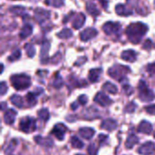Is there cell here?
<instances>
[{"label": "cell", "instance_id": "obj_1", "mask_svg": "<svg viewBox=\"0 0 155 155\" xmlns=\"http://www.w3.org/2000/svg\"><path fill=\"white\" fill-rule=\"evenodd\" d=\"M148 30V26L143 23H134V24H131L125 33H126V35L128 37V39L133 43V44H139L143 35L146 34Z\"/></svg>", "mask_w": 155, "mask_h": 155}, {"label": "cell", "instance_id": "obj_2", "mask_svg": "<svg viewBox=\"0 0 155 155\" xmlns=\"http://www.w3.org/2000/svg\"><path fill=\"white\" fill-rule=\"evenodd\" d=\"M13 87L18 91L25 90L31 85V78L26 74H14L10 78Z\"/></svg>", "mask_w": 155, "mask_h": 155}, {"label": "cell", "instance_id": "obj_3", "mask_svg": "<svg viewBox=\"0 0 155 155\" xmlns=\"http://www.w3.org/2000/svg\"><path fill=\"white\" fill-rule=\"evenodd\" d=\"M130 73V68L128 66H124V65H121V64H116L112 66L109 70H108V74L119 81L122 82L124 79H125L126 75Z\"/></svg>", "mask_w": 155, "mask_h": 155}, {"label": "cell", "instance_id": "obj_4", "mask_svg": "<svg viewBox=\"0 0 155 155\" xmlns=\"http://www.w3.org/2000/svg\"><path fill=\"white\" fill-rule=\"evenodd\" d=\"M139 98L143 102H152L155 99L154 93L148 87L147 84L143 81L141 80L139 83Z\"/></svg>", "mask_w": 155, "mask_h": 155}, {"label": "cell", "instance_id": "obj_5", "mask_svg": "<svg viewBox=\"0 0 155 155\" xmlns=\"http://www.w3.org/2000/svg\"><path fill=\"white\" fill-rule=\"evenodd\" d=\"M20 130L25 134L33 133L36 130V121L32 117H25L19 123Z\"/></svg>", "mask_w": 155, "mask_h": 155}, {"label": "cell", "instance_id": "obj_6", "mask_svg": "<svg viewBox=\"0 0 155 155\" xmlns=\"http://www.w3.org/2000/svg\"><path fill=\"white\" fill-rule=\"evenodd\" d=\"M103 30L108 35H119L120 32L122 30V27H121V25L119 23L107 22L103 25Z\"/></svg>", "mask_w": 155, "mask_h": 155}, {"label": "cell", "instance_id": "obj_7", "mask_svg": "<svg viewBox=\"0 0 155 155\" xmlns=\"http://www.w3.org/2000/svg\"><path fill=\"white\" fill-rule=\"evenodd\" d=\"M96 35H97V30L95 28L89 27V28H86L84 31H82V33L80 34V38L82 41L85 42V41H89V40L93 39Z\"/></svg>", "mask_w": 155, "mask_h": 155}, {"label": "cell", "instance_id": "obj_8", "mask_svg": "<svg viewBox=\"0 0 155 155\" xmlns=\"http://www.w3.org/2000/svg\"><path fill=\"white\" fill-rule=\"evenodd\" d=\"M94 100L95 103H97L98 104H100L102 106H108L113 103V101L105 94H104L102 92L97 93V94L94 96Z\"/></svg>", "mask_w": 155, "mask_h": 155}, {"label": "cell", "instance_id": "obj_9", "mask_svg": "<svg viewBox=\"0 0 155 155\" xmlns=\"http://www.w3.org/2000/svg\"><path fill=\"white\" fill-rule=\"evenodd\" d=\"M35 17L36 19V21H38L40 24L45 22V20L49 19L50 17V12L43 9V8H36L35 10Z\"/></svg>", "mask_w": 155, "mask_h": 155}, {"label": "cell", "instance_id": "obj_10", "mask_svg": "<svg viewBox=\"0 0 155 155\" xmlns=\"http://www.w3.org/2000/svg\"><path fill=\"white\" fill-rule=\"evenodd\" d=\"M65 132H66V127L64 126V124H56L53 131H52V134L59 140V141H63L64 138V134H65Z\"/></svg>", "mask_w": 155, "mask_h": 155}, {"label": "cell", "instance_id": "obj_11", "mask_svg": "<svg viewBox=\"0 0 155 155\" xmlns=\"http://www.w3.org/2000/svg\"><path fill=\"white\" fill-rule=\"evenodd\" d=\"M138 152L142 155H152L155 152L154 143L152 142H147L139 148Z\"/></svg>", "mask_w": 155, "mask_h": 155}, {"label": "cell", "instance_id": "obj_12", "mask_svg": "<svg viewBox=\"0 0 155 155\" xmlns=\"http://www.w3.org/2000/svg\"><path fill=\"white\" fill-rule=\"evenodd\" d=\"M17 113L14 110V109H8L5 112L4 114V121L6 124H13L15 123V116H16Z\"/></svg>", "mask_w": 155, "mask_h": 155}, {"label": "cell", "instance_id": "obj_13", "mask_svg": "<svg viewBox=\"0 0 155 155\" xmlns=\"http://www.w3.org/2000/svg\"><path fill=\"white\" fill-rule=\"evenodd\" d=\"M35 141L37 144L44 146V147H47V148H51L54 145V142L50 137H43V136H35Z\"/></svg>", "mask_w": 155, "mask_h": 155}, {"label": "cell", "instance_id": "obj_14", "mask_svg": "<svg viewBox=\"0 0 155 155\" xmlns=\"http://www.w3.org/2000/svg\"><path fill=\"white\" fill-rule=\"evenodd\" d=\"M101 128L104 130H106L108 132H112L117 128V122L115 120H113V119L104 120L102 124H101Z\"/></svg>", "mask_w": 155, "mask_h": 155}, {"label": "cell", "instance_id": "obj_15", "mask_svg": "<svg viewBox=\"0 0 155 155\" xmlns=\"http://www.w3.org/2000/svg\"><path fill=\"white\" fill-rule=\"evenodd\" d=\"M50 49V43L48 41H45L41 48V53H40V59L43 64H45L48 59V52Z\"/></svg>", "mask_w": 155, "mask_h": 155}, {"label": "cell", "instance_id": "obj_16", "mask_svg": "<svg viewBox=\"0 0 155 155\" xmlns=\"http://www.w3.org/2000/svg\"><path fill=\"white\" fill-rule=\"evenodd\" d=\"M138 132L145 134H150L153 132V125L147 121H142L138 127Z\"/></svg>", "mask_w": 155, "mask_h": 155}, {"label": "cell", "instance_id": "obj_17", "mask_svg": "<svg viewBox=\"0 0 155 155\" xmlns=\"http://www.w3.org/2000/svg\"><path fill=\"white\" fill-rule=\"evenodd\" d=\"M122 59H124V61H127V62H134L137 58V54L134 51V50H126V51H124L122 53V55H121Z\"/></svg>", "mask_w": 155, "mask_h": 155}, {"label": "cell", "instance_id": "obj_18", "mask_svg": "<svg viewBox=\"0 0 155 155\" xmlns=\"http://www.w3.org/2000/svg\"><path fill=\"white\" fill-rule=\"evenodd\" d=\"M79 134H80V135H81L83 138H84V139H86V140H90V139L93 138V136L94 135L95 132H94V130L93 128L84 127V128H81V129L79 130Z\"/></svg>", "mask_w": 155, "mask_h": 155}, {"label": "cell", "instance_id": "obj_19", "mask_svg": "<svg viewBox=\"0 0 155 155\" xmlns=\"http://www.w3.org/2000/svg\"><path fill=\"white\" fill-rule=\"evenodd\" d=\"M115 11L121 16H128V15H132V10L127 8V6H125L123 4H118L115 6Z\"/></svg>", "mask_w": 155, "mask_h": 155}, {"label": "cell", "instance_id": "obj_20", "mask_svg": "<svg viewBox=\"0 0 155 155\" xmlns=\"http://www.w3.org/2000/svg\"><path fill=\"white\" fill-rule=\"evenodd\" d=\"M84 22H85V15L82 13H80L79 15H77L75 16V18L74 19V22H73V27L74 29H80L84 25Z\"/></svg>", "mask_w": 155, "mask_h": 155}, {"label": "cell", "instance_id": "obj_21", "mask_svg": "<svg viewBox=\"0 0 155 155\" xmlns=\"http://www.w3.org/2000/svg\"><path fill=\"white\" fill-rule=\"evenodd\" d=\"M102 72H103L102 68H94V69L90 70V72H89V80L92 83H96L99 80Z\"/></svg>", "mask_w": 155, "mask_h": 155}, {"label": "cell", "instance_id": "obj_22", "mask_svg": "<svg viewBox=\"0 0 155 155\" xmlns=\"http://www.w3.org/2000/svg\"><path fill=\"white\" fill-rule=\"evenodd\" d=\"M33 33V26L29 24H26L23 26L22 30L20 31V34H19V36L21 39H25L27 38L29 35H31Z\"/></svg>", "mask_w": 155, "mask_h": 155}, {"label": "cell", "instance_id": "obj_23", "mask_svg": "<svg viewBox=\"0 0 155 155\" xmlns=\"http://www.w3.org/2000/svg\"><path fill=\"white\" fill-rule=\"evenodd\" d=\"M139 143V138L135 135V134H130L126 140L125 143V147L127 149H132L134 145H136Z\"/></svg>", "mask_w": 155, "mask_h": 155}, {"label": "cell", "instance_id": "obj_24", "mask_svg": "<svg viewBox=\"0 0 155 155\" xmlns=\"http://www.w3.org/2000/svg\"><path fill=\"white\" fill-rule=\"evenodd\" d=\"M86 10L93 16H97L100 14L99 9L97 8V6L94 3H87V5H86Z\"/></svg>", "mask_w": 155, "mask_h": 155}, {"label": "cell", "instance_id": "obj_25", "mask_svg": "<svg viewBox=\"0 0 155 155\" xmlns=\"http://www.w3.org/2000/svg\"><path fill=\"white\" fill-rule=\"evenodd\" d=\"M10 101L14 105H15L18 108H22L24 106V102H23V99L20 95H17V94L12 95L10 98Z\"/></svg>", "mask_w": 155, "mask_h": 155}, {"label": "cell", "instance_id": "obj_26", "mask_svg": "<svg viewBox=\"0 0 155 155\" xmlns=\"http://www.w3.org/2000/svg\"><path fill=\"white\" fill-rule=\"evenodd\" d=\"M103 88H104V91L108 92V93L111 94H115L117 93V91H118L116 85H114V84H112V83H110V82H106V83L104 84Z\"/></svg>", "mask_w": 155, "mask_h": 155}, {"label": "cell", "instance_id": "obj_27", "mask_svg": "<svg viewBox=\"0 0 155 155\" xmlns=\"http://www.w3.org/2000/svg\"><path fill=\"white\" fill-rule=\"evenodd\" d=\"M17 144H18V142H17V140H16V139H13V140H11V142L8 143V145H7V147H6L5 151V154L6 155L11 154V153L15 151V147L17 146Z\"/></svg>", "mask_w": 155, "mask_h": 155}, {"label": "cell", "instance_id": "obj_28", "mask_svg": "<svg viewBox=\"0 0 155 155\" xmlns=\"http://www.w3.org/2000/svg\"><path fill=\"white\" fill-rule=\"evenodd\" d=\"M72 35H73V32L69 28H64L61 32L57 34V36L61 39H68L72 37Z\"/></svg>", "mask_w": 155, "mask_h": 155}, {"label": "cell", "instance_id": "obj_29", "mask_svg": "<svg viewBox=\"0 0 155 155\" xmlns=\"http://www.w3.org/2000/svg\"><path fill=\"white\" fill-rule=\"evenodd\" d=\"M38 117L39 119H41L44 122H47L50 118V114L48 112V110L46 108H43L41 110H39L38 112Z\"/></svg>", "mask_w": 155, "mask_h": 155}, {"label": "cell", "instance_id": "obj_30", "mask_svg": "<svg viewBox=\"0 0 155 155\" xmlns=\"http://www.w3.org/2000/svg\"><path fill=\"white\" fill-rule=\"evenodd\" d=\"M70 141H71V144L75 149H82L84 147V143L78 137H76V136L71 137V140Z\"/></svg>", "mask_w": 155, "mask_h": 155}, {"label": "cell", "instance_id": "obj_31", "mask_svg": "<svg viewBox=\"0 0 155 155\" xmlns=\"http://www.w3.org/2000/svg\"><path fill=\"white\" fill-rule=\"evenodd\" d=\"M26 101L28 103V104L30 106H34L36 103H37V99H36V95L35 94V93H28L26 94Z\"/></svg>", "mask_w": 155, "mask_h": 155}, {"label": "cell", "instance_id": "obj_32", "mask_svg": "<svg viewBox=\"0 0 155 155\" xmlns=\"http://www.w3.org/2000/svg\"><path fill=\"white\" fill-rule=\"evenodd\" d=\"M10 12L15 14V15H23L25 14V7L23 6H20V5H16V6H12L10 9Z\"/></svg>", "mask_w": 155, "mask_h": 155}, {"label": "cell", "instance_id": "obj_33", "mask_svg": "<svg viewBox=\"0 0 155 155\" xmlns=\"http://www.w3.org/2000/svg\"><path fill=\"white\" fill-rule=\"evenodd\" d=\"M25 52H26V54L29 56V57H34L35 54V49L33 45L31 44H26L25 45Z\"/></svg>", "mask_w": 155, "mask_h": 155}, {"label": "cell", "instance_id": "obj_34", "mask_svg": "<svg viewBox=\"0 0 155 155\" xmlns=\"http://www.w3.org/2000/svg\"><path fill=\"white\" fill-rule=\"evenodd\" d=\"M63 84H64V81H63L62 77L60 76V74H56L55 78H54V80L53 82V86L54 88L58 89V88H61L63 86Z\"/></svg>", "mask_w": 155, "mask_h": 155}, {"label": "cell", "instance_id": "obj_35", "mask_svg": "<svg viewBox=\"0 0 155 155\" xmlns=\"http://www.w3.org/2000/svg\"><path fill=\"white\" fill-rule=\"evenodd\" d=\"M45 4L52 5L54 7H61L64 5V1L63 0H46Z\"/></svg>", "mask_w": 155, "mask_h": 155}, {"label": "cell", "instance_id": "obj_36", "mask_svg": "<svg viewBox=\"0 0 155 155\" xmlns=\"http://www.w3.org/2000/svg\"><path fill=\"white\" fill-rule=\"evenodd\" d=\"M20 57H21V52H20V50H15V51L8 57V60H9L10 62H14V61L18 60Z\"/></svg>", "mask_w": 155, "mask_h": 155}, {"label": "cell", "instance_id": "obj_37", "mask_svg": "<svg viewBox=\"0 0 155 155\" xmlns=\"http://www.w3.org/2000/svg\"><path fill=\"white\" fill-rule=\"evenodd\" d=\"M146 70H147V72H148V74H150L151 77L155 78V63L154 64H148L147 67H146Z\"/></svg>", "mask_w": 155, "mask_h": 155}, {"label": "cell", "instance_id": "obj_38", "mask_svg": "<svg viewBox=\"0 0 155 155\" xmlns=\"http://www.w3.org/2000/svg\"><path fill=\"white\" fill-rule=\"evenodd\" d=\"M135 109H136V104H135L134 102H132V103H129V104L126 105V107H125V112H126V113H134V112L135 111Z\"/></svg>", "mask_w": 155, "mask_h": 155}, {"label": "cell", "instance_id": "obj_39", "mask_svg": "<svg viewBox=\"0 0 155 155\" xmlns=\"http://www.w3.org/2000/svg\"><path fill=\"white\" fill-rule=\"evenodd\" d=\"M123 90H124V94H125L126 95H131V94L134 93L133 87H132L131 85H129V84L124 85V86H123Z\"/></svg>", "mask_w": 155, "mask_h": 155}, {"label": "cell", "instance_id": "obj_40", "mask_svg": "<svg viewBox=\"0 0 155 155\" xmlns=\"http://www.w3.org/2000/svg\"><path fill=\"white\" fill-rule=\"evenodd\" d=\"M88 153H89V155L97 154V148L95 147V145L94 143L89 145V147H88Z\"/></svg>", "mask_w": 155, "mask_h": 155}, {"label": "cell", "instance_id": "obj_41", "mask_svg": "<svg viewBox=\"0 0 155 155\" xmlns=\"http://www.w3.org/2000/svg\"><path fill=\"white\" fill-rule=\"evenodd\" d=\"M7 92V85L5 82H1L0 84V94L4 95Z\"/></svg>", "mask_w": 155, "mask_h": 155}, {"label": "cell", "instance_id": "obj_42", "mask_svg": "<svg viewBox=\"0 0 155 155\" xmlns=\"http://www.w3.org/2000/svg\"><path fill=\"white\" fill-rule=\"evenodd\" d=\"M145 111L149 114H152V115H155V104L153 105H149V106H146L145 107Z\"/></svg>", "mask_w": 155, "mask_h": 155}, {"label": "cell", "instance_id": "obj_43", "mask_svg": "<svg viewBox=\"0 0 155 155\" xmlns=\"http://www.w3.org/2000/svg\"><path fill=\"white\" fill-rule=\"evenodd\" d=\"M78 101H79V103H80L82 105H84V104H87V102H88V98H87V96H86V95L82 94V95H80V96H79Z\"/></svg>", "mask_w": 155, "mask_h": 155}, {"label": "cell", "instance_id": "obj_44", "mask_svg": "<svg viewBox=\"0 0 155 155\" xmlns=\"http://www.w3.org/2000/svg\"><path fill=\"white\" fill-rule=\"evenodd\" d=\"M152 41L150 40V39H147L146 41H145V43H144V45H143V48H145V49H150L151 47H152Z\"/></svg>", "mask_w": 155, "mask_h": 155}, {"label": "cell", "instance_id": "obj_45", "mask_svg": "<svg viewBox=\"0 0 155 155\" xmlns=\"http://www.w3.org/2000/svg\"><path fill=\"white\" fill-rule=\"evenodd\" d=\"M85 61H86V57H82V58H80V59H78L77 60V62L75 63V64L76 65H82L84 63H85Z\"/></svg>", "mask_w": 155, "mask_h": 155}, {"label": "cell", "instance_id": "obj_46", "mask_svg": "<svg viewBox=\"0 0 155 155\" xmlns=\"http://www.w3.org/2000/svg\"><path fill=\"white\" fill-rule=\"evenodd\" d=\"M44 92V90L41 88V87H37V88H35V91H34V93H35V94L37 96V95H39V94H41L42 93Z\"/></svg>", "mask_w": 155, "mask_h": 155}, {"label": "cell", "instance_id": "obj_47", "mask_svg": "<svg viewBox=\"0 0 155 155\" xmlns=\"http://www.w3.org/2000/svg\"><path fill=\"white\" fill-rule=\"evenodd\" d=\"M99 140H100V143L101 144H104V142L107 140V136L106 135H100L99 136Z\"/></svg>", "mask_w": 155, "mask_h": 155}, {"label": "cell", "instance_id": "obj_48", "mask_svg": "<svg viewBox=\"0 0 155 155\" xmlns=\"http://www.w3.org/2000/svg\"><path fill=\"white\" fill-rule=\"evenodd\" d=\"M71 107H72V109H73V110H76V109H77V107H78V104H77V103H76V102H74V104H72Z\"/></svg>", "mask_w": 155, "mask_h": 155}, {"label": "cell", "instance_id": "obj_49", "mask_svg": "<svg viewBox=\"0 0 155 155\" xmlns=\"http://www.w3.org/2000/svg\"><path fill=\"white\" fill-rule=\"evenodd\" d=\"M5 106H6V104H5V103H2L1 104V110L2 111H5Z\"/></svg>", "mask_w": 155, "mask_h": 155}, {"label": "cell", "instance_id": "obj_50", "mask_svg": "<svg viewBox=\"0 0 155 155\" xmlns=\"http://www.w3.org/2000/svg\"><path fill=\"white\" fill-rule=\"evenodd\" d=\"M153 136H154V138H155V131H154V134H153Z\"/></svg>", "mask_w": 155, "mask_h": 155}, {"label": "cell", "instance_id": "obj_51", "mask_svg": "<svg viewBox=\"0 0 155 155\" xmlns=\"http://www.w3.org/2000/svg\"><path fill=\"white\" fill-rule=\"evenodd\" d=\"M76 155H84V154H80V153H78V154H76Z\"/></svg>", "mask_w": 155, "mask_h": 155}]
</instances>
